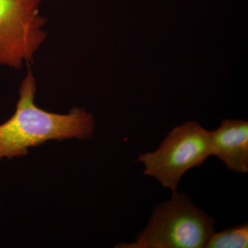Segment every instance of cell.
<instances>
[{"instance_id":"6da1fadb","label":"cell","mask_w":248,"mask_h":248,"mask_svg":"<svg viewBox=\"0 0 248 248\" xmlns=\"http://www.w3.org/2000/svg\"><path fill=\"white\" fill-rule=\"evenodd\" d=\"M37 82L31 68L23 78L14 115L0 124V161L27 154L31 147L50 140H86L94 130L93 115L84 109L54 113L36 105Z\"/></svg>"},{"instance_id":"7a4b0ae2","label":"cell","mask_w":248,"mask_h":248,"mask_svg":"<svg viewBox=\"0 0 248 248\" xmlns=\"http://www.w3.org/2000/svg\"><path fill=\"white\" fill-rule=\"evenodd\" d=\"M215 221L196 207L186 194H172L170 200L155 208L144 230L125 248H203L215 232Z\"/></svg>"},{"instance_id":"3957f363","label":"cell","mask_w":248,"mask_h":248,"mask_svg":"<svg viewBox=\"0 0 248 248\" xmlns=\"http://www.w3.org/2000/svg\"><path fill=\"white\" fill-rule=\"evenodd\" d=\"M210 156V131L198 122H186L173 128L156 151L140 155L138 161L144 166L145 175L174 194L183 175Z\"/></svg>"},{"instance_id":"5b68a950","label":"cell","mask_w":248,"mask_h":248,"mask_svg":"<svg viewBox=\"0 0 248 248\" xmlns=\"http://www.w3.org/2000/svg\"><path fill=\"white\" fill-rule=\"evenodd\" d=\"M212 155L216 156L231 170L248 172V122L225 120L210 131Z\"/></svg>"},{"instance_id":"277c9868","label":"cell","mask_w":248,"mask_h":248,"mask_svg":"<svg viewBox=\"0 0 248 248\" xmlns=\"http://www.w3.org/2000/svg\"><path fill=\"white\" fill-rule=\"evenodd\" d=\"M44 0H0V66L29 65L46 40Z\"/></svg>"},{"instance_id":"8992f818","label":"cell","mask_w":248,"mask_h":248,"mask_svg":"<svg viewBox=\"0 0 248 248\" xmlns=\"http://www.w3.org/2000/svg\"><path fill=\"white\" fill-rule=\"evenodd\" d=\"M248 247V224L243 223L239 226L228 228L215 233L209 238L206 248H247Z\"/></svg>"}]
</instances>
